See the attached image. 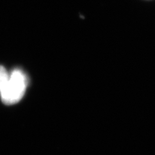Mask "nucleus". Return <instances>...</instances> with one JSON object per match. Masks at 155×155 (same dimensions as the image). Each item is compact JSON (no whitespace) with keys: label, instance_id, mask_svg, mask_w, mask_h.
<instances>
[{"label":"nucleus","instance_id":"obj_1","mask_svg":"<svg viewBox=\"0 0 155 155\" xmlns=\"http://www.w3.org/2000/svg\"><path fill=\"white\" fill-rule=\"evenodd\" d=\"M28 80L25 74L20 70H15L9 75L5 87L0 93L1 100L6 105L18 102L25 93Z\"/></svg>","mask_w":155,"mask_h":155},{"label":"nucleus","instance_id":"obj_2","mask_svg":"<svg viewBox=\"0 0 155 155\" xmlns=\"http://www.w3.org/2000/svg\"><path fill=\"white\" fill-rule=\"evenodd\" d=\"M9 79V75L4 67L0 66V93L5 87Z\"/></svg>","mask_w":155,"mask_h":155}]
</instances>
